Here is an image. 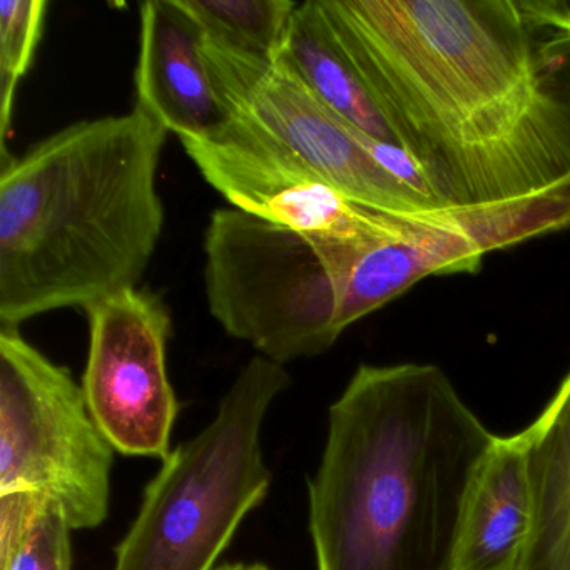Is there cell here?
Instances as JSON below:
<instances>
[{"label":"cell","instance_id":"5","mask_svg":"<svg viewBox=\"0 0 570 570\" xmlns=\"http://www.w3.org/2000/svg\"><path fill=\"white\" fill-rule=\"evenodd\" d=\"M205 256L209 313L259 355L285 365L328 352L342 335L335 278L309 236L229 206L212 213Z\"/></svg>","mask_w":570,"mask_h":570},{"label":"cell","instance_id":"18","mask_svg":"<svg viewBox=\"0 0 570 570\" xmlns=\"http://www.w3.org/2000/svg\"><path fill=\"white\" fill-rule=\"evenodd\" d=\"M535 24L570 39V0H520Z\"/></svg>","mask_w":570,"mask_h":570},{"label":"cell","instance_id":"6","mask_svg":"<svg viewBox=\"0 0 570 570\" xmlns=\"http://www.w3.org/2000/svg\"><path fill=\"white\" fill-rule=\"evenodd\" d=\"M112 462L71 372L18 328H0V493H45L72 530L96 529L109 513Z\"/></svg>","mask_w":570,"mask_h":570},{"label":"cell","instance_id":"10","mask_svg":"<svg viewBox=\"0 0 570 570\" xmlns=\"http://www.w3.org/2000/svg\"><path fill=\"white\" fill-rule=\"evenodd\" d=\"M203 178L232 208L303 236H389L402 213L356 205L285 146L226 119L208 138L179 139Z\"/></svg>","mask_w":570,"mask_h":570},{"label":"cell","instance_id":"12","mask_svg":"<svg viewBox=\"0 0 570 570\" xmlns=\"http://www.w3.org/2000/svg\"><path fill=\"white\" fill-rule=\"evenodd\" d=\"M532 530L522 432L499 436L473 490L456 570H520Z\"/></svg>","mask_w":570,"mask_h":570},{"label":"cell","instance_id":"19","mask_svg":"<svg viewBox=\"0 0 570 570\" xmlns=\"http://www.w3.org/2000/svg\"><path fill=\"white\" fill-rule=\"evenodd\" d=\"M216 570H272L263 563H233V566H223Z\"/></svg>","mask_w":570,"mask_h":570},{"label":"cell","instance_id":"2","mask_svg":"<svg viewBox=\"0 0 570 570\" xmlns=\"http://www.w3.org/2000/svg\"><path fill=\"white\" fill-rule=\"evenodd\" d=\"M497 440L439 366L360 365L308 482L316 570H456Z\"/></svg>","mask_w":570,"mask_h":570},{"label":"cell","instance_id":"4","mask_svg":"<svg viewBox=\"0 0 570 570\" xmlns=\"http://www.w3.org/2000/svg\"><path fill=\"white\" fill-rule=\"evenodd\" d=\"M292 385L279 363L256 355L243 366L218 415L171 450L145 490L112 570H215L245 517L268 493L262 426Z\"/></svg>","mask_w":570,"mask_h":570},{"label":"cell","instance_id":"9","mask_svg":"<svg viewBox=\"0 0 570 570\" xmlns=\"http://www.w3.org/2000/svg\"><path fill=\"white\" fill-rule=\"evenodd\" d=\"M85 313L89 350L82 392L92 419L118 452L168 459L179 413L166 366L168 308L153 293L129 288Z\"/></svg>","mask_w":570,"mask_h":570},{"label":"cell","instance_id":"13","mask_svg":"<svg viewBox=\"0 0 570 570\" xmlns=\"http://www.w3.org/2000/svg\"><path fill=\"white\" fill-rule=\"evenodd\" d=\"M522 436L532 530L520 570H570V372Z\"/></svg>","mask_w":570,"mask_h":570},{"label":"cell","instance_id":"15","mask_svg":"<svg viewBox=\"0 0 570 570\" xmlns=\"http://www.w3.org/2000/svg\"><path fill=\"white\" fill-rule=\"evenodd\" d=\"M71 523L39 492L0 493L2 570H71Z\"/></svg>","mask_w":570,"mask_h":570},{"label":"cell","instance_id":"1","mask_svg":"<svg viewBox=\"0 0 570 570\" xmlns=\"http://www.w3.org/2000/svg\"><path fill=\"white\" fill-rule=\"evenodd\" d=\"M343 58L440 206L570 176V39L520 0H318Z\"/></svg>","mask_w":570,"mask_h":570},{"label":"cell","instance_id":"7","mask_svg":"<svg viewBox=\"0 0 570 570\" xmlns=\"http://www.w3.org/2000/svg\"><path fill=\"white\" fill-rule=\"evenodd\" d=\"M570 229V176L542 191L479 206L405 213L395 235L346 249L340 263L343 330L429 276L479 272L483 258Z\"/></svg>","mask_w":570,"mask_h":570},{"label":"cell","instance_id":"11","mask_svg":"<svg viewBox=\"0 0 570 570\" xmlns=\"http://www.w3.org/2000/svg\"><path fill=\"white\" fill-rule=\"evenodd\" d=\"M205 35L178 0H148L139 8L136 108L179 139L208 138L226 115L203 56Z\"/></svg>","mask_w":570,"mask_h":570},{"label":"cell","instance_id":"14","mask_svg":"<svg viewBox=\"0 0 570 570\" xmlns=\"http://www.w3.org/2000/svg\"><path fill=\"white\" fill-rule=\"evenodd\" d=\"M273 61L292 69L340 118L380 141L396 145L389 126L340 52L318 0L296 6L285 41Z\"/></svg>","mask_w":570,"mask_h":570},{"label":"cell","instance_id":"16","mask_svg":"<svg viewBox=\"0 0 570 570\" xmlns=\"http://www.w3.org/2000/svg\"><path fill=\"white\" fill-rule=\"evenodd\" d=\"M208 41L273 61L296 9L293 0H178Z\"/></svg>","mask_w":570,"mask_h":570},{"label":"cell","instance_id":"8","mask_svg":"<svg viewBox=\"0 0 570 570\" xmlns=\"http://www.w3.org/2000/svg\"><path fill=\"white\" fill-rule=\"evenodd\" d=\"M203 56L226 119L285 146L356 205L389 213L442 208L389 175L360 145L355 126L323 105L283 62L206 38Z\"/></svg>","mask_w":570,"mask_h":570},{"label":"cell","instance_id":"17","mask_svg":"<svg viewBox=\"0 0 570 570\" xmlns=\"http://www.w3.org/2000/svg\"><path fill=\"white\" fill-rule=\"evenodd\" d=\"M46 0L0 2V138L11 128L12 108L19 82L28 75L45 29Z\"/></svg>","mask_w":570,"mask_h":570},{"label":"cell","instance_id":"3","mask_svg":"<svg viewBox=\"0 0 570 570\" xmlns=\"http://www.w3.org/2000/svg\"><path fill=\"white\" fill-rule=\"evenodd\" d=\"M168 135L135 106L0 151L2 328L138 288L165 228Z\"/></svg>","mask_w":570,"mask_h":570}]
</instances>
